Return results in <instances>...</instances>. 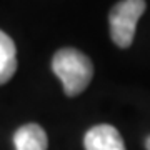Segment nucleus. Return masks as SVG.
I'll return each mask as SVG.
<instances>
[{
    "instance_id": "obj_2",
    "label": "nucleus",
    "mask_w": 150,
    "mask_h": 150,
    "mask_svg": "<svg viewBox=\"0 0 150 150\" xmlns=\"http://www.w3.org/2000/svg\"><path fill=\"white\" fill-rule=\"evenodd\" d=\"M147 8L144 0H123L112 7L108 13L110 37L120 48H129L134 42L135 28L142 13Z\"/></svg>"
},
{
    "instance_id": "obj_1",
    "label": "nucleus",
    "mask_w": 150,
    "mask_h": 150,
    "mask_svg": "<svg viewBox=\"0 0 150 150\" xmlns=\"http://www.w3.org/2000/svg\"><path fill=\"white\" fill-rule=\"evenodd\" d=\"M52 70L62 80L65 95L75 97L85 90L93 77L92 60L83 52L72 47L57 50L52 59Z\"/></svg>"
},
{
    "instance_id": "obj_3",
    "label": "nucleus",
    "mask_w": 150,
    "mask_h": 150,
    "mask_svg": "<svg viewBox=\"0 0 150 150\" xmlns=\"http://www.w3.org/2000/svg\"><path fill=\"white\" fill-rule=\"evenodd\" d=\"M83 147L85 150H127L120 132L108 123L92 127L83 137Z\"/></svg>"
},
{
    "instance_id": "obj_6",
    "label": "nucleus",
    "mask_w": 150,
    "mask_h": 150,
    "mask_svg": "<svg viewBox=\"0 0 150 150\" xmlns=\"http://www.w3.org/2000/svg\"><path fill=\"white\" fill-rule=\"evenodd\" d=\"M145 149L150 150V135L147 137V139H145Z\"/></svg>"
},
{
    "instance_id": "obj_5",
    "label": "nucleus",
    "mask_w": 150,
    "mask_h": 150,
    "mask_svg": "<svg viewBox=\"0 0 150 150\" xmlns=\"http://www.w3.org/2000/svg\"><path fill=\"white\" fill-rule=\"evenodd\" d=\"M17 70L15 42L5 32L0 30V85L7 83Z\"/></svg>"
},
{
    "instance_id": "obj_4",
    "label": "nucleus",
    "mask_w": 150,
    "mask_h": 150,
    "mask_svg": "<svg viewBox=\"0 0 150 150\" xmlns=\"http://www.w3.org/2000/svg\"><path fill=\"white\" fill-rule=\"evenodd\" d=\"M15 150H47L48 139L45 130L37 123H25L13 135Z\"/></svg>"
}]
</instances>
